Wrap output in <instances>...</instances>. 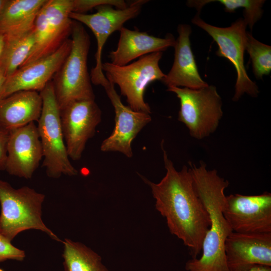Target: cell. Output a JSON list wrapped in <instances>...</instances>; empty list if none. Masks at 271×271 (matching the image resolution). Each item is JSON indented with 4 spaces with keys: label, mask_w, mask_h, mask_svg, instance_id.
<instances>
[{
    "label": "cell",
    "mask_w": 271,
    "mask_h": 271,
    "mask_svg": "<svg viewBox=\"0 0 271 271\" xmlns=\"http://www.w3.org/2000/svg\"><path fill=\"white\" fill-rule=\"evenodd\" d=\"M148 1L137 0L131 3L125 9H114L112 6L103 5L95 9L92 14L71 13L72 20L87 26L93 32L97 42L95 55V65L91 70V83L104 87L108 83L102 70V50L108 37L114 32L119 31L127 21L136 18L143 6Z\"/></svg>",
    "instance_id": "9c48e42d"
},
{
    "label": "cell",
    "mask_w": 271,
    "mask_h": 271,
    "mask_svg": "<svg viewBox=\"0 0 271 271\" xmlns=\"http://www.w3.org/2000/svg\"><path fill=\"white\" fill-rule=\"evenodd\" d=\"M7 0H0V15L4 8Z\"/></svg>",
    "instance_id": "f546056e"
},
{
    "label": "cell",
    "mask_w": 271,
    "mask_h": 271,
    "mask_svg": "<svg viewBox=\"0 0 271 271\" xmlns=\"http://www.w3.org/2000/svg\"><path fill=\"white\" fill-rule=\"evenodd\" d=\"M248 271H271V266L256 265Z\"/></svg>",
    "instance_id": "4316f807"
},
{
    "label": "cell",
    "mask_w": 271,
    "mask_h": 271,
    "mask_svg": "<svg viewBox=\"0 0 271 271\" xmlns=\"http://www.w3.org/2000/svg\"><path fill=\"white\" fill-rule=\"evenodd\" d=\"M104 88L114 108L115 125L111 134L102 142L100 150L104 152H118L131 158L133 155L132 142L152 120L151 116L149 113L134 111L124 105L114 85L109 81Z\"/></svg>",
    "instance_id": "7c38bea8"
},
{
    "label": "cell",
    "mask_w": 271,
    "mask_h": 271,
    "mask_svg": "<svg viewBox=\"0 0 271 271\" xmlns=\"http://www.w3.org/2000/svg\"><path fill=\"white\" fill-rule=\"evenodd\" d=\"M6 79L7 77L5 76L3 71L0 70V93Z\"/></svg>",
    "instance_id": "83f0119b"
},
{
    "label": "cell",
    "mask_w": 271,
    "mask_h": 271,
    "mask_svg": "<svg viewBox=\"0 0 271 271\" xmlns=\"http://www.w3.org/2000/svg\"><path fill=\"white\" fill-rule=\"evenodd\" d=\"M62 242L64 271H108L101 256L84 244L67 238Z\"/></svg>",
    "instance_id": "ffe728a7"
},
{
    "label": "cell",
    "mask_w": 271,
    "mask_h": 271,
    "mask_svg": "<svg viewBox=\"0 0 271 271\" xmlns=\"http://www.w3.org/2000/svg\"><path fill=\"white\" fill-rule=\"evenodd\" d=\"M165 176L158 183L144 179L156 200V208L166 218L170 232L183 242L191 259L201 253L210 227L208 213L194 187L191 169L184 166L177 171L162 143Z\"/></svg>",
    "instance_id": "6da1fadb"
},
{
    "label": "cell",
    "mask_w": 271,
    "mask_h": 271,
    "mask_svg": "<svg viewBox=\"0 0 271 271\" xmlns=\"http://www.w3.org/2000/svg\"><path fill=\"white\" fill-rule=\"evenodd\" d=\"M73 13L85 14V12L103 5H109L117 9H125L128 5L121 0H73Z\"/></svg>",
    "instance_id": "cb8c5ba5"
},
{
    "label": "cell",
    "mask_w": 271,
    "mask_h": 271,
    "mask_svg": "<svg viewBox=\"0 0 271 271\" xmlns=\"http://www.w3.org/2000/svg\"><path fill=\"white\" fill-rule=\"evenodd\" d=\"M39 93L43 104L37 129L44 158L42 166L51 178L76 176L78 171L71 164L67 153L52 81Z\"/></svg>",
    "instance_id": "5b68a950"
},
{
    "label": "cell",
    "mask_w": 271,
    "mask_h": 271,
    "mask_svg": "<svg viewBox=\"0 0 271 271\" xmlns=\"http://www.w3.org/2000/svg\"><path fill=\"white\" fill-rule=\"evenodd\" d=\"M180 103L178 120L185 124L191 137L198 140L215 131L221 118V98L214 85L199 89L169 87Z\"/></svg>",
    "instance_id": "52a82bcc"
},
{
    "label": "cell",
    "mask_w": 271,
    "mask_h": 271,
    "mask_svg": "<svg viewBox=\"0 0 271 271\" xmlns=\"http://www.w3.org/2000/svg\"><path fill=\"white\" fill-rule=\"evenodd\" d=\"M25 251L14 246L11 241L0 233V262L8 259L23 261Z\"/></svg>",
    "instance_id": "d4e9b609"
},
{
    "label": "cell",
    "mask_w": 271,
    "mask_h": 271,
    "mask_svg": "<svg viewBox=\"0 0 271 271\" xmlns=\"http://www.w3.org/2000/svg\"><path fill=\"white\" fill-rule=\"evenodd\" d=\"M223 213L233 232H271V194L226 196Z\"/></svg>",
    "instance_id": "30bf717a"
},
{
    "label": "cell",
    "mask_w": 271,
    "mask_h": 271,
    "mask_svg": "<svg viewBox=\"0 0 271 271\" xmlns=\"http://www.w3.org/2000/svg\"><path fill=\"white\" fill-rule=\"evenodd\" d=\"M47 0H7L0 15V36L5 41L32 32L36 17Z\"/></svg>",
    "instance_id": "d6986e66"
},
{
    "label": "cell",
    "mask_w": 271,
    "mask_h": 271,
    "mask_svg": "<svg viewBox=\"0 0 271 271\" xmlns=\"http://www.w3.org/2000/svg\"><path fill=\"white\" fill-rule=\"evenodd\" d=\"M179 36L174 46L175 57L169 72L161 81L168 87H185L199 89L208 85L201 77L192 51L190 35V26L180 24L178 26Z\"/></svg>",
    "instance_id": "2e32d148"
},
{
    "label": "cell",
    "mask_w": 271,
    "mask_h": 271,
    "mask_svg": "<svg viewBox=\"0 0 271 271\" xmlns=\"http://www.w3.org/2000/svg\"><path fill=\"white\" fill-rule=\"evenodd\" d=\"M229 271H248L256 265L271 266V232H232L224 244Z\"/></svg>",
    "instance_id": "5bb4252c"
},
{
    "label": "cell",
    "mask_w": 271,
    "mask_h": 271,
    "mask_svg": "<svg viewBox=\"0 0 271 271\" xmlns=\"http://www.w3.org/2000/svg\"><path fill=\"white\" fill-rule=\"evenodd\" d=\"M70 51L52 81L60 109L73 101L95 100L87 68L90 37L82 24L73 21Z\"/></svg>",
    "instance_id": "3957f363"
},
{
    "label": "cell",
    "mask_w": 271,
    "mask_h": 271,
    "mask_svg": "<svg viewBox=\"0 0 271 271\" xmlns=\"http://www.w3.org/2000/svg\"><path fill=\"white\" fill-rule=\"evenodd\" d=\"M5 46V39L4 37L2 35L0 36V58L3 53L4 48Z\"/></svg>",
    "instance_id": "f1b7e54d"
},
{
    "label": "cell",
    "mask_w": 271,
    "mask_h": 271,
    "mask_svg": "<svg viewBox=\"0 0 271 271\" xmlns=\"http://www.w3.org/2000/svg\"><path fill=\"white\" fill-rule=\"evenodd\" d=\"M45 195L28 186L14 188L0 179V233L12 241L26 230L37 229L51 238L62 242L42 219V205Z\"/></svg>",
    "instance_id": "277c9868"
},
{
    "label": "cell",
    "mask_w": 271,
    "mask_h": 271,
    "mask_svg": "<svg viewBox=\"0 0 271 271\" xmlns=\"http://www.w3.org/2000/svg\"><path fill=\"white\" fill-rule=\"evenodd\" d=\"M43 158L35 122L9 131L5 171L10 175L30 179Z\"/></svg>",
    "instance_id": "9a60e30c"
},
{
    "label": "cell",
    "mask_w": 271,
    "mask_h": 271,
    "mask_svg": "<svg viewBox=\"0 0 271 271\" xmlns=\"http://www.w3.org/2000/svg\"><path fill=\"white\" fill-rule=\"evenodd\" d=\"M115 50L108 55L111 63L124 66L131 61L146 55L163 52L169 47H174L176 40L172 34L162 38L151 35L145 32L131 30L123 27Z\"/></svg>",
    "instance_id": "e0dca14e"
},
{
    "label": "cell",
    "mask_w": 271,
    "mask_h": 271,
    "mask_svg": "<svg viewBox=\"0 0 271 271\" xmlns=\"http://www.w3.org/2000/svg\"><path fill=\"white\" fill-rule=\"evenodd\" d=\"M61 124L70 159H81L87 141L95 134L101 111L95 100L73 101L60 109Z\"/></svg>",
    "instance_id": "8fae6325"
},
{
    "label": "cell",
    "mask_w": 271,
    "mask_h": 271,
    "mask_svg": "<svg viewBox=\"0 0 271 271\" xmlns=\"http://www.w3.org/2000/svg\"><path fill=\"white\" fill-rule=\"evenodd\" d=\"M189 165L195 189L208 213L210 224L200 257L188 260L185 268L187 271H229L224 244L233 231L223 213L224 191L229 183L220 177L216 170H208L204 162H201L198 167L191 163Z\"/></svg>",
    "instance_id": "7a4b0ae2"
},
{
    "label": "cell",
    "mask_w": 271,
    "mask_h": 271,
    "mask_svg": "<svg viewBox=\"0 0 271 271\" xmlns=\"http://www.w3.org/2000/svg\"><path fill=\"white\" fill-rule=\"evenodd\" d=\"M192 22L205 31L216 42L218 46L216 55L227 59L234 66L237 78L232 100L237 101L244 93L256 97L259 92L258 87L248 76L244 64L247 25L243 18L238 19L230 27L220 28L205 22L200 18L199 13Z\"/></svg>",
    "instance_id": "ba28073f"
},
{
    "label": "cell",
    "mask_w": 271,
    "mask_h": 271,
    "mask_svg": "<svg viewBox=\"0 0 271 271\" xmlns=\"http://www.w3.org/2000/svg\"><path fill=\"white\" fill-rule=\"evenodd\" d=\"M9 131L0 127V171H5Z\"/></svg>",
    "instance_id": "484cf974"
},
{
    "label": "cell",
    "mask_w": 271,
    "mask_h": 271,
    "mask_svg": "<svg viewBox=\"0 0 271 271\" xmlns=\"http://www.w3.org/2000/svg\"><path fill=\"white\" fill-rule=\"evenodd\" d=\"M43 101L32 90L15 92L0 99V127L11 131L39 120Z\"/></svg>",
    "instance_id": "ac0fdd59"
},
{
    "label": "cell",
    "mask_w": 271,
    "mask_h": 271,
    "mask_svg": "<svg viewBox=\"0 0 271 271\" xmlns=\"http://www.w3.org/2000/svg\"><path fill=\"white\" fill-rule=\"evenodd\" d=\"M245 50L252 62L253 73L257 79H262L271 71V47L256 40L247 32Z\"/></svg>",
    "instance_id": "7402d4cb"
},
{
    "label": "cell",
    "mask_w": 271,
    "mask_h": 271,
    "mask_svg": "<svg viewBox=\"0 0 271 271\" xmlns=\"http://www.w3.org/2000/svg\"><path fill=\"white\" fill-rule=\"evenodd\" d=\"M71 44L69 38L52 54L18 68L7 78L0 99L19 91H42L60 68L70 51Z\"/></svg>",
    "instance_id": "4fadbf2b"
},
{
    "label": "cell",
    "mask_w": 271,
    "mask_h": 271,
    "mask_svg": "<svg viewBox=\"0 0 271 271\" xmlns=\"http://www.w3.org/2000/svg\"><path fill=\"white\" fill-rule=\"evenodd\" d=\"M224 7L225 11L232 13L236 9H244L243 19L252 30L254 24L261 18L263 11L262 7L264 1L262 0H218Z\"/></svg>",
    "instance_id": "603a6c76"
},
{
    "label": "cell",
    "mask_w": 271,
    "mask_h": 271,
    "mask_svg": "<svg viewBox=\"0 0 271 271\" xmlns=\"http://www.w3.org/2000/svg\"><path fill=\"white\" fill-rule=\"evenodd\" d=\"M162 55V52L151 53L124 66L102 63V70L106 79L119 87L121 95L126 97L129 106L133 110L151 113L144 94L151 83L161 81L166 75L159 66Z\"/></svg>",
    "instance_id": "8992f818"
},
{
    "label": "cell",
    "mask_w": 271,
    "mask_h": 271,
    "mask_svg": "<svg viewBox=\"0 0 271 271\" xmlns=\"http://www.w3.org/2000/svg\"><path fill=\"white\" fill-rule=\"evenodd\" d=\"M34 45V30L18 39L5 41L0 58V70L7 78L21 67L29 56Z\"/></svg>",
    "instance_id": "44dd1931"
}]
</instances>
